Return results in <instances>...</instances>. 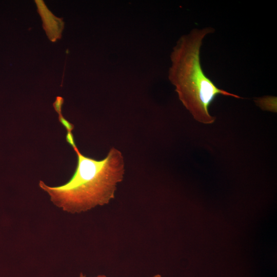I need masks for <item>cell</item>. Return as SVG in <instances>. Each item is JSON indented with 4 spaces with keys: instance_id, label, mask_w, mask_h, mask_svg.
I'll use <instances>...</instances> for the list:
<instances>
[{
    "instance_id": "cell-5",
    "label": "cell",
    "mask_w": 277,
    "mask_h": 277,
    "mask_svg": "<svg viewBox=\"0 0 277 277\" xmlns=\"http://www.w3.org/2000/svg\"><path fill=\"white\" fill-rule=\"evenodd\" d=\"M58 120L63 126L66 129L67 131L72 132L74 128V125L68 121L62 114H58Z\"/></svg>"
},
{
    "instance_id": "cell-8",
    "label": "cell",
    "mask_w": 277,
    "mask_h": 277,
    "mask_svg": "<svg viewBox=\"0 0 277 277\" xmlns=\"http://www.w3.org/2000/svg\"><path fill=\"white\" fill-rule=\"evenodd\" d=\"M152 277H162V276L160 274H156V275H155L154 276H153Z\"/></svg>"
},
{
    "instance_id": "cell-1",
    "label": "cell",
    "mask_w": 277,
    "mask_h": 277,
    "mask_svg": "<svg viewBox=\"0 0 277 277\" xmlns=\"http://www.w3.org/2000/svg\"><path fill=\"white\" fill-rule=\"evenodd\" d=\"M74 150L77 165L70 180L56 187L40 181L39 187L48 193L55 205L71 213L108 204L114 198L117 186L124 178L125 162L122 152L112 147L105 157L97 160L84 155L77 148Z\"/></svg>"
},
{
    "instance_id": "cell-3",
    "label": "cell",
    "mask_w": 277,
    "mask_h": 277,
    "mask_svg": "<svg viewBox=\"0 0 277 277\" xmlns=\"http://www.w3.org/2000/svg\"><path fill=\"white\" fill-rule=\"evenodd\" d=\"M37 11L43 21V27L45 30L49 39L55 42L60 39L64 29V23L62 18L56 17L48 9L43 1L35 0Z\"/></svg>"
},
{
    "instance_id": "cell-4",
    "label": "cell",
    "mask_w": 277,
    "mask_h": 277,
    "mask_svg": "<svg viewBox=\"0 0 277 277\" xmlns=\"http://www.w3.org/2000/svg\"><path fill=\"white\" fill-rule=\"evenodd\" d=\"M64 100L61 96H57L55 102L53 103V106L55 111L58 114H62V107L64 104Z\"/></svg>"
},
{
    "instance_id": "cell-7",
    "label": "cell",
    "mask_w": 277,
    "mask_h": 277,
    "mask_svg": "<svg viewBox=\"0 0 277 277\" xmlns=\"http://www.w3.org/2000/svg\"><path fill=\"white\" fill-rule=\"evenodd\" d=\"M80 277H86V276L83 274L82 273H81ZM95 277H106V276H105V275H98Z\"/></svg>"
},
{
    "instance_id": "cell-6",
    "label": "cell",
    "mask_w": 277,
    "mask_h": 277,
    "mask_svg": "<svg viewBox=\"0 0 277 277\" xmlns=\"http://www.w3.org/2000/svg\"><path fill=\"white\" fill-rule=\"evenodd\" d=\"M66 140L74 149L77 148L75 143L73 135L71 131H67L66 135Z\"/></svg>"
},
{
    "instance_id": "cell-2",
    "label": "cell",
    "mask_w": 277,
    "mask_h": 277,
    "mask_svg": "<svg viewBox=\"0 0 277 277\" xmlns=\"http://www.w3.org/2000/svg\"><path fill=\"white\" fill-rule=\"evenodd\" d=\"M214 29L195 28L177 41L170 55L168 77L183 105L199 122L211 124L215 117L209 108L218 95L242 97L217 87L204 73L200 62V50L204 38Z\"/></svg>"
}]
</instances>
